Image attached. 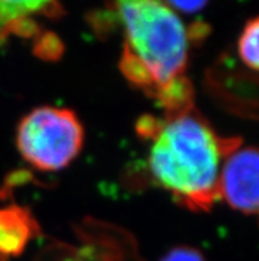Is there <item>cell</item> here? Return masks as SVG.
<instances>
[{
	"label": "cell",
	"instance_id": "cell-1",
	"mask_svg": "<svg viewBox=\"0 0 259 261\" xmlns=\"http://www.w3.org/2000/svg\"><path fill=\"white\" fill-rule=\"evenodd\" d=\"M136 130L150 142L147 163L155 183L185 208L209 211L220 199L223 159L240 139L218 136L194 106L161 118L145 116Z\"/></svg>",
	"mask_w": 259,
	"mask_h": 261
},
{
	"label": "cell",
	"instance_id": "cell-2",
	"mask_svg": "<svg viewBox=\"0 0 259 261\" xmlns=\"http://www.w3.org/2000/svg\"><path fill=\"white\" fill-rule=\"evenodd\" d=\"M125 25L123 76L151 97L164 114L193 108V88L185 76L189 35L161 0H117Z\"/></svg>",
	"mask_w": 259,
	"mask_h": 261
},
{
	"label": "cell",
	"instance_id": "cell-3",
	"mask_svg": "<svg viewBox=\"0 0 259 261\" xmlns=\"http://www.w3.org/2000/svg\"><path fill=\"white\" fill-rule=\"evenodd\" d=\"M85 132L69 109L41 106L28 113L17 126L16 145L26 163L40 171H59L82 149Z\"/></svg>",
	"mask_w": 259,
	"mask_h": 261
},
{
	"label": "cell",
	"instance_id": "cell-4",
	"mask_svg": "<svg viewBox=\"0 0 259 261\" xmlns=\"http://www.w3.org/2000/svg\"><path fill=\"white\" fill-rule=\"evenodd\" d=\"M258 151L241 147L223 159L218 178V196L245 215L258 212Z\"/></svg>",
	"mask_w": 259,
	"mask_h": 261
},
{
	"label": "cell",
	"instance_id": "cell-5",
	"mask_svg": "<svg viewBox=\"0 0 259 261\" xmlns=\"http://www.w3.org/2000/svg\"><path fill=\"white\" fill-rule=\"evenodd\" d=\"M40 227L30 210L20 205L0 208V261H10L37 238Z\"/></svg>",
	"mask_w": 259,
	"mask_h": 261
},
{
	"label": "cell",
	"instance_id": "cell-6",
	"mask_svg": "<svg viewBox=\"0 0 259 261\" xmlns=\"http://www.w3.org/2000/svg\"><path fill=\"white\" fill-rule=\"evenodd\" d=\"M53 3L54 0H0V35L6 39L11 24L30 19L32 13L48 11Z\"/></svg>",
	"mask_w": 259,
	"mask_h": 261
},
{
	"label": "cell",
	"instance_id": "cell-7",
	"mask_svg": "<svg viewBox=\"0 0 259 261\" xmlns=\"http://www.w3.org/2000/svg\"><path fill=\"white\" fill-rule=\"evenodd\" d=\"M258 17L249 20L238 41V53L242 63L250 69H258Z\"/></svg>",
	"mask_w": 259,
	"mask_h": 261
},
{
	"label": "cell",
	"instance_id": "cell-8",
	"mask_svg": "<svg viewBox=\"0 0 259 261\" xmlns=\"http://www.w3.org/2000/svg\"><path fill=\"white\" fill-rule=\"evenodd\" d=\"M37 53L44 57H57L59 53L63 50V44L59 37L53 33H45L40 36L36 43Z\"/></svg>",
	"mask_w": 259,
	"mask_h": 261
},
{
	"label": "cell",
	"instance_id": "cell-9",
	"mask_svg": "<svg viewBox=\"0 0 259 261\" xmlns=\"http://www.w3.org/2000/svg\"><path fill=\"white\" fill-rule=\"evenodd\" d=\"M160 261H205L200 251L190 247H177L171 249Z\"/></svg>",
	"mask_w": 259,
	"mask_h": 261
},
{
	"label": "cell",
	"instance_id": "cell-10",
	"mask_svg": "<svg viewBox=\"0 0 259 261\" xmlns=\"http://www.w3.org/2000/svg\"><path fill=\"white\" fill-rule=\"evenodd\" d=\"M167 2L179 11L187 13L198 12L208 3V0H167Z\"/></svg>",
	"mask_w": 259,
	"mask_h": 261
},
{
	"label": "cell",
	"instance_id": "cell-11",
	"mask_svg": "<svg viewBox=\"0 0 259 261\" xmlns=\"http://www.w3.org/2000/svg\"><path fill=\"white\" fill-rule=\"evenodd\" d=\"M2 41H3V39H2V37H0V43H2Z\"/></svg>",
	"mask_w": 259,
	"mask_h": 261
}]
</instances>
